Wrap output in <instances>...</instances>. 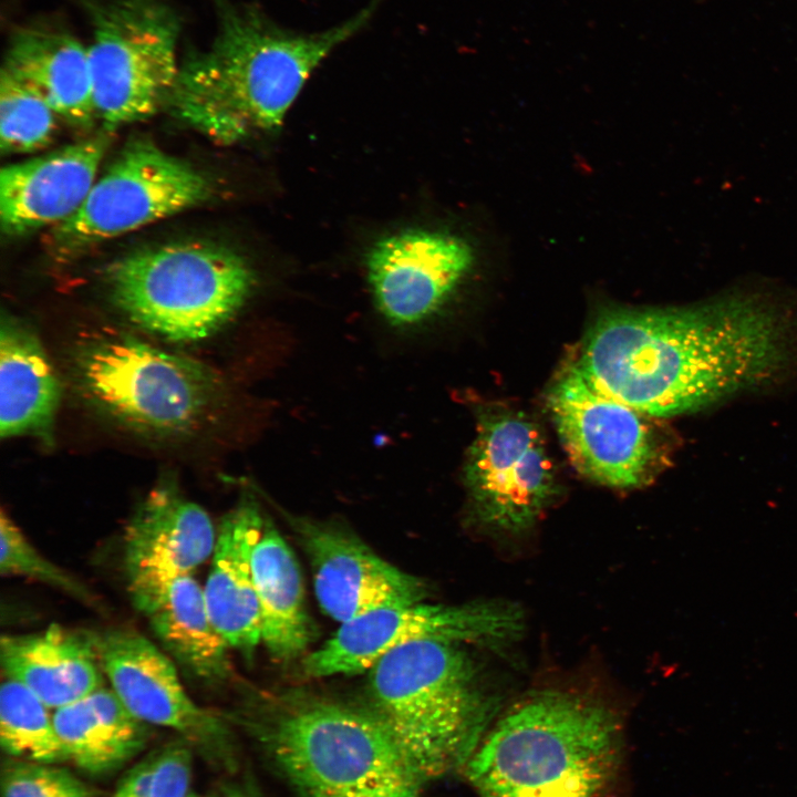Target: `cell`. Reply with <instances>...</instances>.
<instances>
[{
    "instance_id": "1",
    "label": "cell",
    "mask_w": 797,
    "mask_h": 797,
    "mask_svg": "<svg viewBox=\"0 0 797 797\" xmlns=\"http://www.w3.org/2000/svg\"><path fill=\"white\" fill-rule=\"evenodd\" d=\"M789 335L787 320L755 301L609 308L593 321L576 365L614 398L672 416L769 380L787 362Z\"/></svg>"
},
{
    "instance_id": "2",
    "label": "cell",
    "mask_w": 797,
    "mask_h": 797,
    "mask_svg": "<svg viewBox=\"0 0 797 797\" xmlns=\"http://www.w3.org/2000/svg\"><path fill=\"white\" fill-rule=\"evenodd\" d=\"M382 1L313 33L282 28L258 8L221 2L213 42L180 63L168 105L222 145L273 133L311 73L371 20Z\"/></svg>"
},
{
    "instance_id": "3",
    "label": "cell",
    "mask_w": 797,
    "mask_h": 797,
    "mask_svg": "<svg viewBox=\"0 0 797 797\" xmlns=\"http://www.w3.org/2000/svg\"><path fill=\"white\" fill-rule=\"evenodd\" d=\"M621 737L617 715L601 702L537 692L489 726L465 770L479 797H604Z\"/></svg>"
},
{
    "instance_id": "4",
    "label": "cell",
    "mask_w": 797,
    "mask_h": 797,
    "mask_svg": "<svg viewBox=\"0 0 797 797\" xmlns=\"http://www.w3.org/2000/svg\"><path fill=\"white\" fill-rule=\"evenodd\" d=\"M375 715L422 779L466 766L493 723L496 700L458 643L400 646L370 670Z\"/></svg>"
},
{
    "instance_id": "5",
    "label": "cell",
    "mask_w": 797,
    "mask_h": 797,
    "mask_svg": "<svg viewBox=\"0 0 797 797\" xmlns=\"http://www.w3.org/2000/svg\"><path fill=\"white\" fill-rule=\"evenodd\" d=\"M253 283L241 256L203 240L139 249L106 272L115 307L135 325L174 342L216 333L241 309Z\"/></svg>"
},
{
    "instance_id": "6",
    "label": "cell",
    "mask_w": 797,
    "mask_h": 797,
    "mask_svg": "<svg viewBox=\"0 0 797 797\" xmlns=\"http://www.w3.org/2000/svg\"><path fill=\"white\" fill-rule=\"evenodd\" d=\"M275 758L303 797H418L422 778L375 714L302 705L272 727Z\"/></svg>"
},
{
    "instance_id": "7",
    "label": "cell",
    "mask_w": 797,
    "mask_h": 797,
    "mask_svg": "<svg viewBox=\"0 0 797 797\" xmlns=\"http://www.w3.org/2000/svg\"><path fill=\"white\" fill-rule=\"evenodd\" d=\"M80 384L104 412L157 435L197 429L220 392L216 373L125 332L91 334L74 358Z\"/></svg>"
},
{
    "instance_id": "8",
    "label": "cell",
    "mask_w": 797,
    "mask_h": 797,
    "mask_svg": "<svg viewBox=\"0 0 797 797\" xmlns=\"http://www.w3.org/2000/svg\"><path fill=\"white\" fill-rule=\"evenodd\" d=\"M96 120L112 131L168 104L179 74L180 22L165 0L87 2Z\"/></svg>"
},
{
    "instance_id": "9",
    "label": "cell",
    "mask_w": 797,
    "mask_h": 797,
    "mask_svg": "<svg viewBox=\"0 0 797 797\" xmlns=\"http://www.w3.org/2000/svg\"><path fill=\"white\" fill-rule=\"evenodd\" d=\"M209 180L151 142L130 143L95 180L82 206L51 228L48 248L74 253L206 201Z\"/></svg>"
},
{
    "instance_id": "10",
    "label": "cell",
    "mask_w": 797,
    "mask_h": 797,
    "mask_svg": "<svg viewBox=\"0 0 797 797\" xmlns=\"http://www.w3.org/2000/svg\"><path fill=\"white\" fill-rule=\"evenodd\" d=\"M548 402L571 463L593 482L641 487L664 465V441L654 417L600 390L576 364L552 386Z\"/></svg>"
},
{
    "instance_id": "11",
    "label": "cell",
    "mask_w": 797,
    "mask_h": 797,
    "mask_svg": "<svg viewBox=\"0 0 797 797\" xmlns=\"http://www.w3.org/2000/svg\"><path fill=\"white\" fill-rule=\"evenodd\" d=\"M465 482L479 522L508 534L534 526L558 493L537 426L507 408H488L479 415Z\"/></svg>"
},
{
    "instance_id": "12",
    "label": "cell",
    "mask_w": 797,
    "mask_h": 797,
    "mask_svg": "<svg viewBox=\"0 0 797 797\" xmlns=\"http://www.w3.org/2000/svg\"><path fill=\"white\" fill-rule=\"evenodd\" d=\"M521 628V613L499 602L381 608L341 623L334 635L304 660V672L314 677L360 673L413 642L499 643L515 638Z\"/></svg>"
},
{
    "instance_id": "13",
    "label": "cell",
    "mask_w": 797,
    "mask_h": 797,
    "mask_svg": "<svg viewBox=\"0 0 797 797\" xmlns=\"http://www.w3.org/2000/svg\"><path fill=\"white\" fill-rule=\"evenodd\" d=\"M217 530L198 504L174 485L154 487L125 528L124 570L135 607L145 613L176 579L214 551Z\"/></svg>"
},
{
    "instance_id": "14",
    "label": "cell",
    "mask_w": 797,
    "mask_h": 797,
    "mask_svg": "<svg viewBox=\"0 0 797 797\" xmlns=\"http://www.w3.org/2000/svg\"><path fill=\"white\" fill-rule=\"evenodd\" d=\"M474 258L464 238L446 231L413 229L382 238L366 258L376 308L395 325L429 318L467 276Z\"/></svg>"
},
{
    "instance_id": "15",
    "label": "cell",
    "mask_w": 797,
    "mask_h": 797,
    "mask_svg": "<svg viewBox=\"0 0 797 797\" xmlns=\"http://www.w3.org/2000/svg\"><path fill=\"white\" fill-rule=\"evenodd\" d=\"M313 571L322 610L343 623L381 608L423 602L425 583L377 556L351 534L325 524L294 521Z\"/></svg>"
},
{
    "instance_id": "16",
    "label": "cell",
    "mask_w": 797,
    "mask_h": 797,
    "mask_svg": "<svg viewBox=\"0 0 797 797\" xmlns=\"http://www.w3.org/2000/svg\"><path fill=\"white\" fill-rule=\"evenodd\" d=\"M111 689L138 720L172 728L203 747L225 737V726L186 693L173 661L142 634L127 629L94 634Z\"/></svg>"
},
{
    "instance_id": "17",
    "label": "cell",
    "mask_w": 797,
    "mask_h": 797,
    "mask_svg": "<svg viewBox=\"0 0 797 797\" xmlns=\"http://www.w3.org/2000/svg\"><path fill=\"white\" fill-rule=\"evenodd\" d=\"M108 130L0 172V220L7 236L53 228L84 203L111 144Z\"/></svg>"
},
{
    "instance_id": "18",
    "label": "cell",
    "mask_w": 797,
    "mask_h": 797,
    "mask_svg": "<svg viewBox=\"0 0 797 797\" xmlns=\"http://www.w3.org/2000/svg\"><path fill=\"white\" fill-rule=\"evenodd\" d=\"M265 519L245 501L228 513L218 530L204 597L213 624L229 648L250 653L262 642L261 613L251 556Z\"/></svg>"
},
{
    "instance_id": "19",
    "label": "cell",
    "mask_w": 797,
    "mask_h": 797,
    "mask_svg": "<svg viewBox=\"0 0 797 797\" xmlns=\"http://www.w3.org/2000/svg\"><path fill=\"white\" fill-rule=\"evenodd\" d=\"M1 71L38 95L71 125L96 121L87 45L69 31L27 27L12 34Z\"/></svg>"
},
{
    "instance_id": "20",
    "label": "cell",
    "mask_w": 797,
    "mask_h": 797,
    "mask_svg": "<svg viewBox=\"0 0 797 797\" xmlns=\"http://www.w3.org/2000/svg\"><path fill=\"white\" fill-rule=\"evenodd\" d=\"M0 660L6 676L49 708L72 704L103 686L94 635L58 624L37 633L3 635Z\"/></svg>"
},
{
    "instance_id": "21",
    "label": "cell",
    "mask_w": 797,
    "mask_h": 797,
    "mask_svg": "<svg viewBox=\"0 0 797 797\" xmlns=\"http://www.w3.org/2000/svg\"><path fill=\"white\" fill-rule=\"evenodd\" d=\"M61 384L43 345L23 322L2 314L0 324V435L52 442Z\"/></svg>"
},
{
    "instance_id": "22",
    "label": "cell",
    "mask_w": 797,
    "mask_h": 797,
    "mask_svg": "<svg viewBox=\"0 0 797 797\" xmlns=\"http://www.w3.org/2000/svg\"><path fill=\"white\" fill-rule=\"evenodd\" d=\"M251 566L258 596L262 642L281 660L302 653L312 636L298 561L279 531L265 521Z\"/></svg>"
},
{
    "instance_id": "23",
    "label": "cell",
    "mask_w": 797,
    "mask_h": 797,
    "mask_svg": "<svg viewBox=\"0 0 797 797\" xmlns=\"http://www.w3.org/2000/svg\"><path fill=\"white\" fill-rule=\"evenodd\" d=\"M53 724L70 760L91 774L114 770L135 756L147 739L146 723L104 686L56 708Z\"/></svg>"
},
{
    "instance_id": "24",
    "label": "cell",
    "mask_w": 797,
    "mask_h": 797,
    "mask_svg": "<svg viewBox=\"0 0 797 797\" xmlns=\"http://www.w3.org/2000/svg\"><path fill=\"white\" fill-rule=\"evenodd\" d=\"M144 614L165 650L196 680L218 683L229 675V645L213 624L204 590L192 575L173 581Z\"/></svg>"
},
{
    "instance_id": "25",
    "label": "cell",
    "mask_w": 797,
    "mask_h": 797,
    "mask_svg": "<svg viewBox=\"0 0 797 797\" xmlns=\"http://www.w3.org/2000/svg\"><path fill=\"white\" fill-rule=\"evenodd\" d=\"M48 706L21 683L8 679L0 689V742L10 756L42 764L69 759Z\"/></svg>"
},
{
    "instance_id": "26",
    "label": "cell",
    "mask_w": 797,
    "mask_h": 797,
    "mask_svg": "<svg viewBox=\"0 0 797 797\" xmlns=\"http://www.w3.org/2000/svg\"><path fill=\"white\" fill-rule=\"evenodd\" d=\"M58 115L31 89L1 71L0 148L2 154H22L46 147Z\"/></svg>"
},
{
    "instance_id": "27",
    "label": "cell",
    "mask_w": 797,
    "mask_h": 797,
    "mask_svg": "<svg viewBox=\"0 0 797 797\" xmlns=\"http://www.w3.org/2000/svg\"><path fill=\"white\" fill-rule=\"evenodd\" d=\"M192 754L183 744H170L137 764L113 797H187Z\"/></svg>"
},
{
    "instance_id": "28",
    "label": "cell",
    "mask_w": 797,
    "mask_h": 797,
    "mask_svg": "<svg viewBox=\"0 0 797 797\" xmlns=\"http://www.w3.org/2000/svg\"><path fill=\"white\" fill-rule=\"evenodd\" d=\"M0 572L27 577L90 602V591L59 566L42 556L4 510L0 515Z\"/></svg>"
},
{
    "instance_id": "29",
    "label": "cell",
    "mask_w": 797,
    "mask_h": 797,
    "mask_svg": "<svg viewBox=\"0 0 797 797\" xmlns=\"http://www.w3.org/2000/svg\"><path fill=\"white\" fill-rule=\"evenodd\" d=\"M2 797H94L66 769L29 760L11 762L2 772Z\"/></svg>"
},
{
    "instance_id": "30",
    "label": "cell",
    "mask_w": 797,
    "mask_h": 797,
    "mask_svg": "<svg viewBox=\"0 0 797 797\" xmlns=\"http://www.w3.org/2000/svg\"><path fill=\"white\" fill-rule=\"evenodd\" d=\"M190 797H193V796H190Z\"/></svg>"
}]
</instances>
